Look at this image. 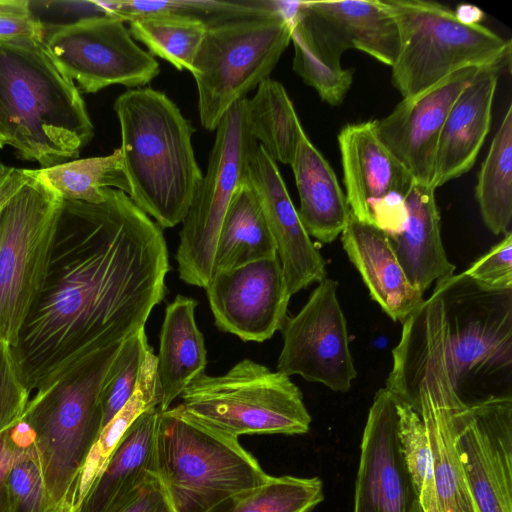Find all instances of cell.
<instances>
[{
	"label": "cell",
	"instance_id": "1",
	"mask_svg": "<svg viewBox=\"0 0 512 512\" xmlns=\"http://www.w3.org/2000/svg\"><path fill=\"white\" fill-rule=\"evenodd\" d=\"M169 269L162 228L126 193L63 200L43 287L13 348L30 394L144 328Z\"/></svg>",
	"mask_w": 512,
	"mask_h": 512
},
{
	"label": "cell",
	"instance_id": "2",
	"mask_svg": "<svg viewBox=\"0 0 512 512\" xmlns=\"http://www.w3.org/2000/svg\"><path fill=\"white\" fill-rule=\"evenodd\" d=\"M0 130L19 158L41 168L76 159L94 135L77 85L44 40L0 39Z\"/></svg>",
	"mask_w": 512,
	"mask_h": 512
},
{
	"label": "cell",
	"instance_id": "3",
	"mask_svg": "<svg viewBox=\"0 0 512 512\" xmlns=\"http://www.w3.org/2000/svg\"><path fill=\"white\" fill-rule=\"evenodd\" d=\"M113 108L128 196L161 228L182 223L203 177L190 121L165 93L152 88L127 89Z\"/></svg>",
	"mask_w": 512,
	"mask_h": 512
},
{
	"label": "cell",
	"instance_id": "4",
	"mask_svg": "<svg viewBox=\"0 0 512 512\" xmlns=\"http://www.w3.org/2000/svg\"><path fill=\"white\" fill-rule=\"evenodd\" d=\"M123 342L35 393L21 419L32 435L55 505L68 500L77 507L82 470L102 430V389Z\"/></svg>",
	"mask_w": 512,
	"mask_h": 512
},
{
	"label": "cell",
	"instance_id": "5",
	"mask_svg": "<svg viewBox=\"0 0 512 512\" xmlns=\"http://www.w3.org/2000/svg\"><path fill=\"white\" fill-rule=\"evenodd\" d=\"M450 383L467 405L512 397V289L486 290L465 273L437 281Z\"/></svg>",
	"mask_w": 512,
	"mask_h": 512
},
{
	"label": "cell",
	"instance_id": "6",
	"mask_svg": "<svg viewBox=\"0 0 512 512\" xmlns=\"http://www.w3.org/2000/svg\"><path fill=\"white\" fill-rule=\"evenodd\" d=\"M154 458L174 512H208L270 477L237 437L197 422L180 405L160 410Z\"/></svg>",
	"mask_w": 512,
	"mask_h": 512
},
{
	"label": "cell",
	"instance_id": "7",
	"mask_svg": "<svg viewBox=\"0 0 512 512\" xmlns=\"http://www.w3.org/2000/svg\"><path fill=\"white\" fill-rule=\"evenodd\" d=\"M396 20L400 45L392 83L403 98L433 87L470 66H509L511 41L481 24L460 21L453 10L424 0H383Z\"/></svg>",
	"mask_w": 512,
	"mask_h": 512
},
{
	"label": "cell",
	"instance_id": "8",
	"mask_svg": "<svg viewBox=\"0 0 512 512\" xmlns=\"http://www.w3.org/2000/svg\"><path fill=\"white\" fill-rule=\"evenodd\" d=\"M291 10L207 25L191 73L204 129L216 130L227 111L269 78L291 42Z\"/></svg>",
	"mask_w": 512,
	"mask_h": 512
},
{
	"label": "cell",
	"instance_id": "9",
	"mask_svg": "<svg viewBox=\"0 0 512 512\" xmlns=\"http://www.w3.org/2000/svg\"><path fill=\"white\" fill-rule=\"evenodd\" d=\"M182 410L197 422L239 437L308 432L311 416L290 377L250 359L220 376L205 373L181 394Z\"/></svg>",
	"mask_w": 512,
	"mask_h": 512
},
{
	"label": "cell",
	"instance_id": "10",
	"mask_svg": "<svg viewBox=\"0 0 512 512\" xmlns=\"http://www.w3.org/2000/svg\"><path fill=\"white\" fill-rule=\"evenodd\" d=\"M0 211V340L13 348L43 287L63 203L37 173Z\"/></svg>",
	"mask_w": 512,
	"mask_h": 512
},
{
	"label": "cell",
	"instance_id": "11",
	"mask_svg": "<svg viewBox=\"0 0 512 512\" xmlns=\"http://www.w3.org/2000/svg\"><path fill=\"white\" fill-rule=\"evenodd\" d=\"M247 98L235 103L216 128L208 166L182 221L176 261L179 277L206 288L213 274L219 231L248 168L257 141L247 118Z\"/></svg>",
	"mask_w": 512,
	"mask_h": 512
},
{
	"label": "cell",
	"instance_id": "12",
	"mask_svg": "<svg viewBox=\"0 0 512 512\" xmlns=\"http://www.w3.org/2000/svg\"><path fill=\"white\" fill-rule=\"evenodd\" d=\"M44 44L79 91L96 93L121 84L129 89L149 83L159 73L157 60L133 40L124 21L94 16L52 25Z\"/></svg>",
	"mask_w": 512,
	"mask_h": 512
},
{
	"label": "cell",
	"instance_id": "13",
	"mask_svg": "<svg viewBox=\"0 0 512 512\" xmlns=\"http://www.w3.org/2000/svg\"><path fill=\"white\" fill-rule=\"evenodd\" d=\"M277 371L300 375L333 391L346 392L357 376L347 323L337 297V282L325 278L302 309L285 319Z\"/></svg>",
	"mask_w": 512,
	"mask_h": 512
},
{
	"label": "cell",
	"instance_id": "14",
	"mask_svg": "<svg viewBox=\"0 0 512 512\" xmlns=\"http://www.w3.org/2000/svg\"><path fill=\"white\" fill-rule=\"evenodd\" d=\"M456 449L477 512H512V397L455 412Z\"/></svg>",
	"mask_w": 512,
	"mask_h": 512
},
{
	"label": "cell",
	"instance_id": "15",
	"mask_svg": "<svg viewBox=\"0 0 512 512\" xmlns=\"http://www.w3.org/2000/svg\"><path fill=\"white\" fill-rule=\"evenodd\" d=\"M338 145L350 212L389 236L404 226V199L414 180L378 138L374 122L345 125Z\"/></svg>",
	"mask_w": 512,
	"mask_h": 512
},
{
	"label": "cell",
	"instance_id": "16",
	"mask_svg": "<svg viewBox=\"0 0 512 512\" xmlns=\"http://www.w3.org/2000/svg\"><path fill=\"white\" fill-rule=\"evenodd\" d=\"M205 289L216 326L243 341L270 339L287 318L291 295L278 256L214 271Z\"/></svg>",
	"mask_w": 512,
	"mask_h": 512
},
{
	"label": "cell",
	"instance_id": "17",
	"mask_svg": "<svg viewBox=\"0 0 512 512\" xmlns=\"http://www.w3.org/2000/svg\"><path fill=\"white\" fill-rule=\"evenodd\" d=\"M479 68L460 69L424 92L403 98L384 118L373 120L378 138L414 182L431 186L437 144L445 120Z\"/></svg>",
	"mask_w": 512,
	"mask_h": 512
},
{
	"label": "cell",
	"instance_id": "18",
	"mask_svg": "<svg viewBox=\"0 0 512 512\" xmlns=\"http://www.w3.org/2000/svg\"><path fill=\"white\" fill-rule=\"evenodd\" d=\"M416 501L397 438L390 392L377 391L361 441L353 512H410Z\"/></svg>",
	"mask_w": 512,
	"mask_h": 512
},
{
	"label": "cell",
	"instance_id": "19",
	"mask_svg": "<svg viewBox=\"0 0 512 512\" xmlns=\"http://www.w3.org/2000/svg\"><path fill=\"white\" fill-rule=\"evenodd\" d=\"M276 244L289 294L326 278L325 261L313 244L295 208L277 163L258 144L248 168Z\"/></svg>",
	"mask_w": 512,
	"mask_h": 512
},
{
	"label": "cell",
	"instance_id": "20",
	"mask_svg": "<svg viewBox=\"0 0 512 512\" xmlns=\"http://www.w3.org/2000/svg\"><path fill=\"white\" fill-rule=\"evenodd\" d=\"M505 67H480L461 91L441 130L431 187L436 188L468 172L489 132L500 72Z\"/></svg>",
	"mask_w": 512,
	"mask_h": 512
},
{
	"label": "cell",
	"instance_id": "21",
	"mask_svg": "<svg viewBox=\"0 0 512 512\" xmlns=\"http://www.w3.org/2000/svg\"><path fill=\"white\" fill-rule=\"evenodd\" d=\"M349 260L361 275L370 297L394 321L402 324L424 301L408 279L389 235L351 212L341 233Z\"/></svg>",
	"mask_w": 512,
	"mask_h": 512
},
{
	"label": "cell",
	"instance_id": "22",
	"mask_svg": "<svg viewBox=\"0 0 512 512\" xmlns=\"http://www.w3.org/2000/svg\"><path fill=\"white\" fill-rule=\"evenodd\" d=\"M160 409L140 414L125 431L93 481L79 512H113L157 479L154 443Z\"/></svg>",
	"mask_w": 512,
	"mask_h": 512
},
{
	"label": "cell",
	"instance_id": "23",
	"mask_svg": "<svg viewBox=\"0 0 512 512\" xmlns=\"http://www.w3.org/2000/svg\"><path fill=\"white\" fill-rule=\"evenodd\" d=\"M404 206L403 229L389 238L409 281L424 293L433 282L453 275L455 265L443 247L435 189L413 182Z\"/></svg>",
	"mask_w": 512,
	"mask_h": 512
},
{
	"label": "cell",
	"instance_id": "24",
	"mask_svg": "<svg viewBox=\"0 0 512 512\" xmlns=\"http://www.w3.org/2000/svg\"><path fill=\"white\" fill-rule=\"evenodd\" d=\"M197 304L191 297L177 295L166 307L156 356L161 411L169 409L187 386L205 373L207 356L195 320Z\"/></svg>",
	"mask_w": 512,
	"mask_h": 512
},
{
	"label": "cell",
	"instance_id": "25",
	"mask_svg": "<svg viewBox=\"0 0 512 512\" xmlns=\"http://www.w3.org/2000/svg\"><path fill=\"white\" fill-rule=\"evenodd\" d=\"M290 165L300 199L297 211L306 231L321 243L333 242L342 233L350 209L333 169L306 133Z\"/></svg>",
	"mask_w": 512,
	"mask_h": 512
},
{
	"label": "cell",
	"instance_id": "26",
	"mask_svg": "<svg viewBox=\"0 0 512 512\" xmlns=\"http://www.w3.org/2000/svg\"><path fill=\"white\" fill-rule=\"evenodd\" d=\"M304 5L346 50L357 49L385 65L394 64L399 30L383 0L304 1Z\"/></svg>",
	"mask_w": 512,
	"mask_h": 512
},
{
	"label": "cell",
	"instance_id": "27",
	"mask_svg": "<svg viewBox=\"0 0 512 512\" xmlns=\"http://www.w3.org/2000/svg\"><path fill=\"white\" fill-rule=\"evenodd\" d=\"M294 46L293 70L329 105H339L353 82L351 69L343 68L346 48L298 1L291 18Z\"/></svg>",
	"mask_w": 512,
	"mask_h": 512
},
{
	"label": "cell",
	"instance_id": "28",
	"mask_svg": "<svg viewBox=\"0 0 512 512\" xmlns=\"http://www.w3.org/2000/svg\"><path fill=\"white\" fill-rule=\"evenodd\" d=\"M276 256L275 241L259 198L247 177L237 189L224 216L216 243L213 272Z\"/></svg>",
	"mask_w": 512,
	"mask_h": 512
},
{
	"label": "cell",
	"instance_id": "29",
	"mask_svg": "<svg viewBox=\"0 0 512 512\" xmlns=\"http://www.w3.org/2000/svg\"><path fill=\"white\" fill-rule=\"evenodd\" d=\"M247 118L256 141L277 163L291 164L305 134L283 85L270 77L247 101Z\"/></svg>",
	"mask_w": 512,
	"mask_h": 512
},
{
	"label": "cell",
	"instance_id": "30",
	"mask_svg": "<svg viewBox=\"0 0 512 512\" xmlns=\"http://www.w3.org/2000/svg\"><path fill=\"white\" fill-rule=\"evenodd\" d=\"M475 196L486 227L505 234L512 220V105L509 104L478 173Z\"/></svg>",
	"mask_w": 512,
	"mask_h": 512
},
{
	"label": "cell",
	"instance_id": "31",
	"mask_svg": "<svg viewBox=\"0 0 512 512\" xmlns=\"http://www.w3.org/2000/svg\"><path fill=\"white\" fill-rule=\"evenodd\" d=\"M108 15L124 22L150 15H177L200 20L207 25L254 15H268L291 10L295 2L267 0H170V1H100Z\"/></svg>",
	"mask_w": 512,
	"mask_h": 512
},
{
	"label": "cell",
	"instance_id": "32",
	"mask_svg": "<svg viewBox=\"0 0 512 512\" xmlns=\"http://www.w3.org/2000/svg\"><path fill=\"white\" fill-rule=\"evenodd\" d=\"M36 171L67 201L100 204L107 188L130 192L119 148L108 156L70 160Z\"/></svg>",
	"mask_w": 512,
	"mask_h": 512
},
{
	"label": "cell",
	"instance_id": "33",
	"mask_svg": "<svg viewBox=\"0 0 512 512\" xmlns=\"http://www.w3.org/2000/svg\"><path fill=\"white\" fill-rule=\"evenodd\" d=\"M161 399L157 373V357L150 346L141 368L135 392L124 407L101 430L87 458L78 486V507L125 431L144 411L153 407H159Z\"/></svg>",
	"mask_w": 512,
	"mask_h": 512
},
{
	"label": "cell",
	"instance_id": "34",
	"mask_svg": "<svg viewBox=\"0 0 512 512\" xmlns=\"http://www.w3.org/2000/svg\"><path fill=\"white\" fill-rule=\"evenodd\" d=\"M132 38L178 70L191 71L204 39V22L177 15H150L128 22Z\"/></svg>",
	"mask_w": 512,
	"mask_h": 512
},
{
	"label": "cell",
	"instance_id": "35",
	"mask_svg": "<svg viewBox=\"0 0 512 512\" xmlns=\"http://www.w3.org/2000/svg\"><path fill=\"white\" fill-rule=\"evenodd\" d=\"M323 498L318 477L270 476L263 484L225 499L208 512H310Z\"/></svg>",
	"mask_w": 512,
	"mask_h": 512
},
{
	"label": "cell",
	"instance_id": "36",
	"mask_svg": "<svg viewBox=\"0 0 512 512\" xmlns=\"http://www.w3.org/2000/svg\"><path fill=\"white\" fill-rule=\"evenodd\" d=\"M393 400L397 412L399 447L418 505L422 512H440L424 422L411 406L394 398Z\"/></svg>",
	"mask_w": 512,
	"mask_h": 512
},
{
	"label": "cell",
	"instance_id": "37",
	"mask_svg": "<svg viewBox=\"0 0 512 512\" xmlns=\"http://www.w3.org/2000/svg\"><path fill=\"white\" fill-rule=\"evenodd\" d=\"M14 429L17 445L8 472L14 511L51 512L55 504L46 488L32 435L21 421Z\"/></svg>",
	"mask_w": 512,
	"mask_h": 512
},
{
	"label": "cell",
	"instance_id": "38",
	"mask_svg": "<svg viewBox=\"0 0 512 512\" xmlns=\"http://www.w3.org/2000/svg\"><path fill=\"white\" fill-rule=\"evenodd\" d=\"M149 348L144 328L122 343L101 393L102 429L124 407L135 392Z\"/></svg>",
	"mask_w": 512,
	"mask_h": 512
},
{
	"label": "cell",
	"instance_id": "39",
	"mask_svg": "<svg viewBox=\"0 0 512 512\" xmlns=\"http://www.w3.org/2000/svg\"><path fill=\"white\" fill-rule=\"evenodd\" d=\"M30 396L13 347L0 340V434L21 421Z\"/></svg>",
	"mask_w": 512,
	"mask_h": 512
},
{
	"label": "cell",
	"instance_id": "40",
	"mask_svg": "<svg viewBox=\"0 0 512 512\" xmlns=\"http://www.w3.org/2000/svg\"><path fill=\"white\" fill-rule=\"evenodd\" d=\"M477 286L486 290L512 289V232L478 258L466 271Z\"/></svg>",
	"mask_w": 512,
	"mask_h": 512
},
{
	"label": "cell",
	"instance_id": "41",
	"mask_svg": "<svg viewBox=\"0 0 512 512\" xmlns=\"http://www.w3.org/2000/svg\"><path fill=\"white\" fill-rule=\"evenodd\" d=\"M45 26L27 0H0V39L44 40Z\"/></svg>",
	"mask_w": 512,
	"mask_h": 512
},
{
	"label": "cell",
	"instance_id": "42",
	"mask_svg": "<svg viewBox=\"0 0 512 512\" xmlns=\"http://www.w3.org/2000/svg\"><path fill=\"white\" fill-rule=\"evenodd\" d=\"M113 512H174V510L158 479H154Z\"/></svg>",
	"mask_w": 512,
	"mask_h": 512
},
{
	"label": "cell",
	"instance_id": "43",
	"mask_svg": "<svg viewBox=\"0 0 512 512\" xmlns=\"http://www.w3.org/2000/svg\"><path fill=\"white\" fill-rule=\"evenodd\" d=\"M17 445V435L12 428L0 434V512H15L8 487V472Z\"/></svg>",
	"mask_w": 512,
	"mask_h": 512
},
{
	"label": "cell",
	"instance_id": "44",
	"mask_svg": "<svg viewBox=\"0 0 512 512\" xmlns=\"http://www.w3.org/2000/svg\"><path fill=\"white\" fill-rule=\"evenodd\" d=\"M28 180L27 169L0 166V211Z\"/></svg>",
	"mask_w": 512,
	"mask_h": 512
},
{
	"label": "cell",
	"instance_id": "45",
	"mask_svg": "<svg viewBox=\"0 0 512 512\" xmlns=\"http://www.w3.org/2000/svg\"><path fill=\"white\" fill-rule=\"evenodd\" d=\"M454 13L460 21L467 24H479L483 18V12L473 5H460Z\"/></svg>",
	"mask_w": 512,
	"mask_h": 512
},
{
	"label": "cell",
	"instance_id": "46",
	"mask_svg": "<svg viewBox=\"0 0 512 512\" xmlns=\"http://www.w3.org/2000/svg\"><path fill=\"white\" fill-rule=\"evenodd\" d=\"M51 512H79V509L72 502L63 500L56 504Z\"/></svg>",
	"mask_w": 512,
	"mask_h": 512
},
{
	"label": "cell",
	"instance_id": "47",
	"mask_svg": "<svg viewBox=\"0 0 512 512\" xmlns=\"http://www.w3.org/2000/svg\"><path fill=\"white\" fill-rule=\"evenodd\" d=\"M410 512H422V511H421V509H420V507H419V505H418L417 500H416V501H415V503L413 504L412 509H411V511H410Z\"/></svg>",
	"mask_w": 512,
	"mask_h": 512
},
{
	"label": "cell",
	"instance_id": "48",
	"mask_svg": "<svg viewBox=\"0 0 512 512\" xmlns=\"http://www.w3.org/2000/svg\"><path fill=\"white\" fill-rule=\"evenodd\" d=\"M5 145V140L0 130V149H2Z\"/></svg>",
	"mask_w": 512,
	"mask_h": 512
},
{
	"label": "cell",
	"instance_id": "49",
	"mask_svg": "<svg viewBox=\"0 0 512 512\" xmlns=\"http://www.w3.org/2000/svg\"><path fill=\"white\" fill-rule=\"evenodd\" d=\"M2 165V163L0 162V166Z\"/></svg>",
	"mask_w": 512,
	"mask_h": 512
}]
</instances>
